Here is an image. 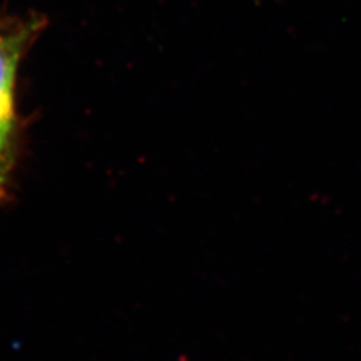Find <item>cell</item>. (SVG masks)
Returning <instances> with one entry per match:
<instances>
[{
    "instance_id": "cell-1",
    "label": "cell",
    "mask_w": 361,
    "mask_h": 361,
    "mask_svg": "<svg viewBox=\"0 0 361 361\" xmlns=\"http://www.w3.org/2000/svg\"><path fill=\"white\" fill-rule=\"evenodd\" d=\"M39 28V22H31L0 34V198L7 190L16 155L15 87L18 70L23 55L38 35Z\"/></svg>"
}]
</instances>
